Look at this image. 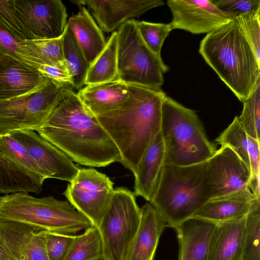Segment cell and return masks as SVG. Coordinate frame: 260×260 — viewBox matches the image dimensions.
<instances>
[{
  "label": "cell",
  "mask_w": 260,
  "mask_h": 260,
  "mask_svg": "<svg viewBox=\"0 0 260 260\" xmlns=\"http://www.w3.org/2000/svg\"><path fill=\"white\" fill-rule=\"evenodd\" d=\"M26 149L41 170L45 179L54 178L70 182L78 168L60 150L30 130L10 133Z\"/></svg>",
  "instance_id": "cell-14"
},
{
  "label": "cell",
  "mask_w": 260,
  "mask_h": 260,
  "mask_svg": "<svg viewBox=\"0 0 260 260\" xmlns=\"http://www.w3.org/2000/svg\"><path fill=\"white\" fill-rule=\"evenodd\" d=\"M210 199L206 160L184 166L165 164L149 202L167 226L174 228Z\"/></svg>",
  "instance_id": "cell-4"
},
{
  "label": "cell",
  "mask_w": 260,
  "mask_h": 260,
  "mask_svg": "<svg viewBox=\"0 0 260 260\" xmlns=\"http://www.w3.org/2000/svg\"><path fill=\"white\" fill-rule=\"evenodd\" d=\"M221 11L239 15L260 10V0H211Z\"/></svg>",
  "instance_id": "cell-38"
},
{
  "label": "cell",
  "mask_w": 260,
  "mask_h": 260,
  "mask_svg": "<svg viewBox=\"0 0 260 260\" xmlns=\"http://www.w3.org/2000/svg\"><path fill=\"white\" fill-rule=\"evenodd\" d=\"M72 2L80 7L86 6L99 27L107 32L164 4L160 0H79Z\"/></svg>",
  "instance_id": "cell-15"
},
{
  "label": "cell",
  "mask_w": 260,
  "mask_h": 260,
  "mask_svg": "<svg viewBox=\"0 0 260 260\" xmlns=\"http://www.w3.org/2000/svg\"><path fill=\"white\" fill-rule=\"evenodd\" d=\"M18 53L23 62L37 70L40 65L67 67L62 36L54 39L24 40L20 43Z\"/></svg>",
  "instance_id": "cell-26"
},
{
  "label": "cell",
  "mask_w": 260,
  "mask_h": 260,
  "mask_svg": "<svg viewBox=\"0 0 260 260\" xmlns=\"http://www.w3.org/2000/svg\"><path fill=\"white\" fill-rule=\"evenodd\" d=\"M38 231L24 224L0 219V250L8 260H28Z\"/></svg>",
  "instance_id": "cell-24"
},
{
  "label": "cell",
  "mask_w": 260,
  "mask_h": 260,
  "mask_svg": "<svg viewBox=\"0 0 260 260\" xmlns=\"http://www.w3.org/2000/svg\"><path fill=\"white\" fill-rule=\"evenodd\" d=\"M21 42L14 38L0 26V56H8L22 61L18 53Z\"/></svg>",
  "instance_id": "cell-39"
},
{
  "label": "cell",
  "mask_w": 260,
  "mask_h": 260,
  "mask_svg": "<svg viewBox=\"0 0 260 260\" xmlns=\"http://www.w3.org/2000/svg\"><path fill=\"white\" fill-rule=\"evenodd\" d=\"M68 22L78 46L90 66L106 45L103 31L84 6H81L78 13L70 17Z\"/></svg>",
  "instance_id": "cell-23"
},
{
  "label": "cell",
  "mask_w": 260,
  "mask_h": 260,
  "mask_svg": "<svg viewBox=\"0 0 260 260\" xmlns=\"http://www.w3.org/2000/svg\"><path fill=\"white\" fill-rule=\"evenodd\" d=\"M64 60L72 78L74 89L80 90L85 85L89 67L68 22L62 36Z\"/></svg>",
  "instance_id": "cell-28"
},
{
  "label": "cell",
  "mask_w": 260,
  "mask_h": 260,
  "mask_svg": "<svg viewBox=\"0 0 260 260\" xmlns=\"http://www.w3.org/2000/svg\"><path fill=\"white\" fill-rule=\"evenodd\" d=\"M75 236L46 231V247L49 259L64 260Z\"/></svg>",
  "instance_id": "cell-37"
},
{
  "label": "cell",
  "mask_w": 260,
  "mask_h": 260,
  "mask_svg": "<svg viewBox=\"0 0 260 260\" xmlns=\"http://www.w3.org/2000/svg\"><path fill=\"white\" fill-rule=\"evenodd\" d=\"M235 19L260 62V10L239 15Z\"/></svg>",
  "instance_id": "cell-36"
},
{
  "label": "cell",
  "mask_w": 260,
  "mask_h": 260,
  "mask_svg": "<svg viewBox=\"0 0 260 260\" xmlns=\"http://www.w3.org/2000/svg\"><path fill=\"white\" fill-rule=\"evenodd\" d=\"M250 178L260 177L259 142L249 137Z\"/></svg>",
  "instance_id": "cell-41"
},
{
  "label": "cell",
  "mask_w": 260,
  "mask_h": 260,
  "mask_svg": "<svg viewBox=\"0 0 260 260\" xmlns=\"http://www.w3.org/2000/svg\"><path fill=\"white\" fill-rule=\"evenodd\" d=\"M0 260H4V259H0Z\"/></svg>",
  "instance_id": "cell-42"
},
{
  "label": "cell",
  "mask_w": 260,
  "mask_h": 260,
  "mask_svg": "<svg viewBox=\"0 0 260 260\" xmlns=\"http://www.w3.org/2000/svg\"><path fill=\"white\" fill-rule=\"evenodd\" d=\"M136 25L143 41L159 59L165 39L172 30L170 23H152L136 21Z\"/></svg>",
  "instance_id": "cell-34"
},
{
  "label": "cell",
  "mask_w": 260,
  "mask_h": 260,
  "mask_svg": "<svg viewBox=\"0 0 260 260\" xmlns=\"http://www.w3.org/2000/svg\"><path fill=\"white\" fill-rule=\"evenodd\" d=\"M16 11L32 40L61 37L67 22L66 8L60 0H14Z\"/></svg>",
  "instance_id": "cell-11"
},
{
  "label": "cell",
  "mask_w": 260,
  "mask_h": 260,
  "mask_svg": "<svg viewBox=\"0 0 260 260\" xmlns=\"http://www.w3.org/2000/svg\"><path fill=\"white\" fill-rule=\"evenodd\" d=\"M45 180L10 159L0 150V193L18 192L40 194Z\"/></svg>",
  "instance_id": "cell-25"
},
{
  "label": "cell",
  "mask_w": 260,
  "mask_h": 260,
  "mask_svg": "<svg viewBox=\"0 0 260 260\" xmlns=\"http://www.w3.org/2000/svg\"><path fill=\"white\" fill-rule=\"evenodd\" d=\"M160 132L165 149L164 165L201 163L216 151L196 112L167 95L162 105Z\"/></svg>",
  "instance_id": "cell-6"
},
{
  "label": "cell",
  "mask_w": 260,
  "mask_h": 260,
  "mask_svg": "<svg viewBox=\"0 0 260 260\" xmlns=\"http://www.w3.org/2000/svg\"><path fill=\"white\" fill-rule=\"evenodd\" d=\"M141 209V220L126 260H153L159 238L167 224L147 202Z\"/></svg>",
  "instance_id": "cell-18"
},
{
  "label": "cell",
  "mask_w": 260,
  "mask_h": 260,
  "mask_svg": "<svg viewBox=\"0 0 260 260\" xmlns=\"http://www.w3.org/2000/svg\"><path fill=\"white\" fill-rule=\"evenodd\" d=\"M199 52L242 102L260 80V62L235 18L207 34Z\"/></svg>",
  "instance_id": "cell-3"
},
{
  "label": "cell",
  "mask_w": 260,
  "mask_h": 260,
  "mask_svg": "<svg viewBox=\"0 0 260 260\" xmlns=\"http://www.w3.org/2000/svg\"><path fill=\"white\" fill-rule=\"evenodd\" d=\"M0 150L27 171L45 180L42 171L25 148L10 134L0 136Z\"/></svg>",
  "instance_id": "cell-33"
},
{
  "label": "cell",
  "mask_w": 260,
  "mask_h": 260,
  "mask_svg": "<svg viewBox=\"0 0 260 260\" xmlns=\"http://www.w3.org/2000/svg\"><path fill=\"white\" fill-rule=\"evenodd\" d=\"M102 242L97 227L91 226L75 236L64 260H102Z\"/></svg>",
  "instance_id": "cell-29"
},
{
  "label": "cell",
  "mask_w": 260,
  "mask_h": 260,
  "mask_svg": "<svg viewBox=\"0 0 260 260\" xmlns=\"http://www.w3.org/2000/svg\"><path fill=\"white\" fill-rule=\"evenodd\" d=\"M113 185L109 177L94 169L78 168L63 194L98 228L113 195Z\"/></svg>",
  "instance_id": "cell-10"
},
{
  "label": "cell",
  "mask_w": 260,
  "mask_h": 260,
  "mask_svg": "<svg viewBox=\"0 0 260 260\" xmlns=\"http://www.w3.org/2000/svg\"><path fill=\"white\" fill-rule=\"evenodd\" d=\"M73 90L71 84L49 79L25 94L0 99V136L17 131H37L58 103Z\"/></svg>",
  "instance_id": "cell-7"
},
{
  "label": "cell",
  "mask_w": 260,
  "mask_h": 260,
  "mask_svg": "<svg viewBox=\"0 0 260 260\" xmlns=\"http://www.w3.org/2000/svg\"><path fill=\"white\" fill-rule=\"evenodd\" d=\"M38 70L44 76L54 81L72 85V78L67 67L40 65Z\"/></svg>",
  "instance_id": "cell-40"
},
{
  "label": "cell",
  "mask_w": 260,
  "mask_h": 260,
  "mask_svg": "<svg viewBox=\"0 0 260 260\" xmlns=\"http://www.w3.org/2000/svg\"><path fill=\"white\" fill-rule=\"evenodd\" d=\"M167 4L173 15L170 23L172 29L193 34H208L236 17L221 11L209 0H169Z\"/></svg>",
  "instance_id": "cell-13"
},
{
  "label": "cell",
  "mask_w": 260,
  "mask_h": 260,
  "mask_svg": "<svg viewBox=\"0 0 260 260\" xmlns=\"http://www.w3.org/2000/svg\"><path fill=\"white\" fill-rule=\"evenodd\" d=\"M128 85L129 96L121 106L95 117L117 146L120 162L134 174L160 131L162 105L167 95L161 89Z\"/></svg>",
  "instance_id": "cell-2"
},
{
  "label": "cell",
  "mask_w": 260,
  "mask_h": 260,
  "mask_svg": "<svg viewBox=\"0 0 260 260\" xmlns=\"http://www.w3.org/2000/svg\"><path fill=\"white\" fill-rule=\"evenodd\" d=\"M0 219L69 235L94 226L67 201L52 196L38 198L26 192L0 197Z\"/></svg>",
  "instance_id": "cell-5"
},
{
  "label": "cell",
  "mask_w": 260,
  "mask_h": 260,
  "mask_svg": "<svg viewBox=\"0 0 260 260\" xmlns=\"http://www.w3.org/2000/svg\"><path fill=\"white\" fill-rule=\"evenodd\" d=\"M0 26L18 41L32 40L20 20L14 0L0 1Z\"/></svg>",
  "instance_id": "cell-35"
},
{
  "label": "cell",
  "mask_w": 260,
  "mask_h": 260,
  "mask_svg": "<svg viewBox=\"0 0 260 260\" xmlns=\"http://www.w3.org/2000/svg\"><path fill=\"white\" fill-rule=\"evenodd\" d=\"M165 149L160 132L148 147L140 161L135 176L134 193L150 202L164 165Z\"/></svg>",
  "instance_id": "cell-22"
},
{
  "label": "cell",
  "mask_w": 260,
  "mask_h": 260,
  "mask_svg": "<svg viewBox=\"0 0 260 260\" xmlns=\"http://www.w3.org/2000/svg\"><path fill=\"white\" fill-rule=\"evenodd\" d=\"M117 31L118 81L129 85L161 89L169 68L146 46L136 20H129Z\"/></svg>",
  "instance_id": "cell-8"
},
{
  "label": "cell",
  "mask_w": 260,
  "mask_h": 260,
  "mask_svg": "<svg viewBox=\"0 0 260 260\" xmlns=\"http://www.w3.org/2000/svg\"><path fill=\"white\" fill-rule=\"evenodd\" d=\"M129 93L128 84L119 81L88 85L77 93L85 108L95 116L119 108Z\"/></svg>",
  "instance_id": "cell-21"
},
{
  "label": "cell",
  "mask_w": 260,
  "mask_h": 260,
  "mask_svg": "<svg viewBox=\"0 0 260 260\" xmlns=\"http://www.w3.org/2000/svg\"><path fill=\"white\" fill-rule=\"evenodd\" d=\"M49 79L22 61L0 56V99L25 94Z\"/></svg>",
  "instance_id": "cell-16"
},
{
  "label": "cell",
  "mask_w": 260,
  "mask_h": 260,
  "mask_svg": "<svg viewBox=\"0 0 260 260\" xmlns=\"http://www.w3.org/2000/svg\"><path fill=\"white\" fill-rule=\"evenodd\" d=\"M117 48V31H113L103 50L90 64L85 85L118 81Z\"/></svg>",
  "instance_id": "cell-27"
},
{
  "label": "cell",
  "mask_w": 260,
  "mask_h": 260,
  "mask_svg": "<svg viewBox=\"0 0 260 260\" xmlns=\"http://www.w3.org/2000/svg\"><path fill=\"white\" fill-rule=\"evenodd\" d=\"M207 174L211 199L250 190V171L228 146H221L207 160Z\"/></svg>",
  "instance_id": "cell-12"
},
{
  "label": "cell",
  "mask_w": 260,
  "mask_h": 260,
  "mask_svg": "<svg viewBox=\"0 0 260 260\" xmlns=\"http://www.w3.org/2000/svg\"><path fill=\"white\" fill-rule=\"evenodd\" d=\"M243 108L239 121L246 133L260 141V80L249 97L243 102Z\"/></svg>",
  "instance_id": "cell-32"
},
{
  "label": "cell",
  "mask_w": 260,
  "mask_h": 260,
  "mask_svg": "<svg viewBox=\"0 0 260 260\" xmlns=\"http://www.w3.org/2000/svg\"><path fill=\"white\" fill-rule=\"evenodd\" d=\"M217 223L191 217L175 226L179 244L178 260H208L209 245Z\"/></svg>",
  "instance_id": "cell-17"
},
{
  "label": "cell",
  "mask_w": 260,
  "mask_h": 260,
  "mask_svg": "<svg viewBox=\"0 0 260 260\" xmlns=\"http://www.w3.org/2000/svg\"><path fill=\"white\" fill-rule=\"evenodd\" d=\"M134 192L114 189L110 203L98 227L102 242V260H126L141 220Z\"/></svg>",
  "instance_id": "cell-9"
},
{
  "label": "cell",
  "mask_w": 260,
  "mask_h": 260,
  "mask_svg": "<svg viewBox=\"0 0 260 260\" xmlns=\"http://www.w3.org/2000/svg\"><path fill=\"white\" fill-rule=\"evenodd\" d=\"M259 198L250 190H243L210 199L192 217L217 223L238 219L246 216Z\"/></svg>",
  "instance_id": "cell-19"
},
{
  "label": "cell",
  "mask_w": 260,
  "mask_h": 260,
  "mask_svg": "<svg viewBox=\"0 0 260 260\" xmlns=\"http://www.w3.org/2000/svg\"><path fill=\"white\" fill-rule=\"evenodd\" d=\"M241 260H260V198L246 216L245 234Z\"/></svg>",
  "instance_id": "cell-31"
},
{
  "label": "cell",
  "mask_w": 260,
  "mask_h": 260,
  "mask_svg": "<svg viewBox=\"0 0 260 260\" xmlns=\"http://www.w3.org/2000/svg\"><path fill=\"white\" fill-rule=\"evenodd\" d=\"M37 132L79 164L104 167L121 161L113 141L74 90L58 103Z\"/></svg>",
  "instance_id": "cell-1"
},
{
  "label": "cell",
  "mask_w": 260,
  "mask_h": 260,
  "mask_svg": "<svg viewBox=\"0 0 260 260\" xmlns=\"http://www.w3.org/2000/svg\"><path fill=\"white\" fill-rule=\"evenodd\" d=\"M215 141L221 146H228L232 149L250 172L249 136L240 124L237 116Z\"/></svg>",
  "instance_id": "cell-30"
},
{
  "label": "cell",
  "mask_w": 260,
  "mask_h": 260,
  "mask_svg": "<svg viewBox=\"0 0 260 260\" xmlns=\"http://www.w3.org/2000/svg\"><path fill=\"white\" fill-rule=\"evenodd\" d=\"M245 223L246 216L218 222L210 241L208 260H241Z\"/></svg>",
  "instance_id": "cell-20"
}]
</instances>
